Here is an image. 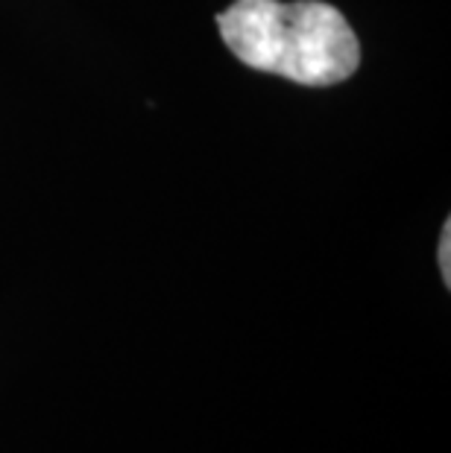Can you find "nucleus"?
<instances>
[{"mask_svg": "<svg viewBox=\"0 0 451 453\" xmlns=\"http://www.w3.org/2000/svg\"><path fill=\"white\" fill-rule=\"evenodd\" d=\"M217 27L244 65L299 85H338L361 65L346 15L323 0H237L217 15Z\"/></svg>", "mask_w": 451, "mask_h": 453, "instance_id": "obj_1", "label": "nucleus"}, {"mask_svg": "<svg viewBox=\"0 0 451 453\" xmlns=\"http://www.w3.org/2000/svg\"><path fill=\"white\" fill-rule=\"evenodd\" d=\"M437 260H439V273H443L446 287H451V219H446V226H443V237H439Z\"/></svg>", "mask_w": 451, "mask_h": 453, "instance_id": "obj_2", "label": "nucleus"}]
</instances>
